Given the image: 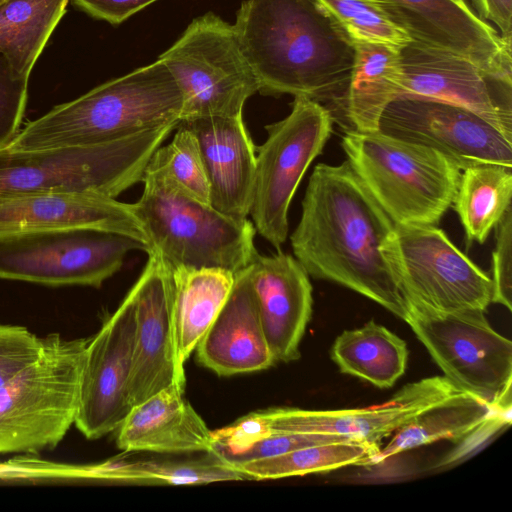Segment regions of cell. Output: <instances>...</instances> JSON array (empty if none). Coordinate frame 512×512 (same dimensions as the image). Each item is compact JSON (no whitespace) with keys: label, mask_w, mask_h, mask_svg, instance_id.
Returning a JSON list of instances; mask_svg holds the SVG:
<instances>
[{"label":"cell","mask_w":512,"mask_h":512,"mask_svg":"<svg viewBox=\"0 0 512 512\" xmlns=\"http://www.w3.org/2000/svg\"><path fill=\"white\" fill-rule=\"evenodd\" d=\"M393 228L348 160L320 163L290 241L309 276L347 287L405 320V299L381 250Z\"/></svg>","instance_id":"6da1fadb"},{"label":"cell","mask_w":512,"mask_h":512,"mask_svg":"<svg viewBox=\"0 0 512 512\" xmlns=\"http://www.w3.org/2000/svg\"><path fill=\"white\" fill-rule=\"evenodd\" d=\"M233 26L258 92L345 102L354 46L316 0H245Z\"/></svg>","instance_id":"7a4b0ae2"},{"label":"cell","mask_w":512,"mask_h":512,"mask_svg":"<svg viewBox=\"0 0 512 512\" xmlns=\"http://www.w3.org/2000/svg\"><path fill=\"white\" fill-rule=\"evenodd\" d=\"M183 94L157 59L55 106L29 122L3 149L32 151L115 141L180 121Z\"/></svg>","instance_id":"3957f363"},{"label":"cell","mask_w":512,"mask_h":512,"mask_svg":"<svg viewBox=\"0 0 512 512\" xmlns=\"http://www.w3.org/2000/svg\"><path fill=\"white\" fill-rule=\"evenodd\" d=\"M144 189L132 204L156 250L171 268H221L233 273L250 265L258 252L251 221L233 219L191 195L153 154L142 178Z\"/></svg>","instance_id":"277c9868"},{"label":"cell","mask_w":512,"mask_h":512,"mask_svg":"<svg viewBox=\"0 0 512 512\" xmlns=\"http://www.w3.org/2000/svg\"><path fill=\"white\" fill-rule=\"evenodd\" d=\"M177 125L94 145L0 149V196L78 193L116 198L142 181L151 157Z\"/></svg>","instance_id":"5b68a950"},{"label":"cell","mask_w":512,"mask_h":512,"mask_svg":"<svg viewBox=\"0 0 512 512\" xmlns=\"http://www.w3.org/2000/svg\"><path fill=\"white\" fill-rule=\"evenodd\" d=\"M351 167L394 225H437L452 206L461 170L428 146L381 131H347Z\"/></svg>","instance_id":"8992f818"},{"label":"cell","mask_w":512,"mask_h":512,"mask_svg":"<svg viewBox=\"0 0 512 512\" xmlns=\"http://www.w3.org/2000/svg\"><path fill=\"white\" fill-rule=\"evenodd\" d=\"M89 338L43 337L38 357L0 387V454L55 448L75 424Z\"/></svg>","instance_id":"52a82bcc"},{"label":"cell","mask_w":512,"mask_h":512,"mask_svg":"<svg viewBox=\"0 0 512 512\" xmlns=\"http://www.w3.org/2000/svg\"><path fill=\"white\" fill-rule=\"evenodd\" d=\"M183 94L181 120L243 115L259 90L233 24L212 12L195 18L159 55Z\"/></svg>","instance_id":"ba28073f"},{"label":"cell","mask_w":512,"mask_h":512,"mask_svg":"<svg viewBox=\"0 0 512 512\" xmlns=\"http://www.w3.org/2000/svg\"><path fill=\"white\" fill-rule=\"evenodd\" d=\"M484 312L446 313L407 304L404 321L455 388L511 414L512 343Z\"/></svg>","instance_id":"9c48e42d"},{"label":"cell","mask_w":512,"mask_h":512,"mask_svg":"<svg viewBox=\"0 0 512 512\" xmlns=\"http://www.w3.org/2000/svg\"><path fill=\"white\" fill-rule=\"evenodd\" d=\"M381 250L406 306L454 313L491 303V277L435 225H394Z\"/></svg>","instance_id":"30bf717a"},{"label":"cell","mask_w":512,"mask_h":512,"mask_svg":"<svg viewBox=\"0 0 512 512\" xmlns=\"http://www.w3.org/2000/svg\"><path fill=\"white\" fill-rule=\"evenodd\" d=\"M331 111L307 97H294L291 112L267 125L256 147L250 215L258 233L277 250L288 236V210L302 177L332 133Z\"/></svg>","instance_id":"8fae6325"},{"label":"cell","mask_w":512,"mask_h":512,"mask_svg":"<svg viewBox=\"0 0 512 512\" xmlns=\"http://www.w3.org/2000/svg\"><path fill=\"white\" fill-rule=\"evenodd\" d=\"M137 249L148 251L134 238L93 229L0 237V278L51 287H100Z\"/></svg>","instance_id":"7c38bea8"},{"label":"cell","mask_w":512,"mask_h":512,"mask_svg":"<svg viewBox=\"0 0 512 512\" xmlns=\"http://www.w3.org/2000/svg\"><path fill=\"white\" fill-rule=\"evenodd\" d=\"M379 131L435 149L460 170L512 168V141L476 113L447 102L398 97L384 110Z\"/></svg>","instance_id":"4fadbf2b"},{"label":"cell","mask_w":512,"mask_h":512,"mask_svg":"<svg viewBox=\"0 0 512 512\" xmlns=\"http://www.w3.org/2000/svg\"><path fill=\"white\" fill-rule=\"evenodd\" d=\"M135 288L95 335L89 337L82 369L76 428L95 440L118 429L132 408L129 383L133 365Z\"/></svg>","instance_id":"5bb4252c"},{"label":"cell","mask_w":512,"mask_h":512,"mask_svg":"<svg viewBox=\"0 0 512 512\" xmlns=\"http://www.w3.org/2000/svg\"><path fill=\"white\" fill-rule=\"evenodd\" d=\"M400 96L466 108L512 141V79L491 74L457 53L416 40L400 48Z\"/></svg>","instance_id":"9a60e30c"},{"label":"cell","mask_w":512,"mask_h":512,"mask_svg":"<svg viewBox=\"0 0 512 512\" xmlns=\"http://www.w3.org/2000/svg\"><path fill=\"white\" fill-rule=\"evenodd\" d=\"M458 391L445 377L405 385L378 405L342 410L268 408L246 414L264 427L302 433L338 435L380 444L418 414Z\"/></svg>","instance_id":"2e32d148"},{"label":"cell","mask_w":512,"mask_h":512,"mask_svg":"<svg viewBox=\"0 0 512 512\" xmlns=\"http://www.w3.org/2000/svg\"><path fill=\"white\" fill-rule=\"evenodd\" d=\"M382 8L416 40L466 57L483 70L512 79V44L458 0H381Z\"/></svg>","instance_id":"e0dca14e"},{"label":"cell","mask_w":512,"mask_h":512,"mask_svg":"<svg viewBox=\"0 0 512 512\" xmlns=\"http://www.w3.org/2000/svg\"><path fill=\"white\" fill-rule=\"evenodd\" d=\"M135 288L133 365L129 383L132 406L174 382L177 375L172 322V284L168 265L150 249Z\"/></svg>","instance_id":"ac0fdd59"},{"label":"cell","mask_w":512,"mask_h":512,"mask_svg":"<svg viewBox=\"0 0 512 512\" xmlns=\"http://www.w3.org/2000/svg\"><path fill=\"white\" fill-rule=\"evenodd\" d=\"M70 229L119 233L151 249L132 204L115 198L78 193L0 196V237Z\"/></svg>","instance_id":"d6986e66"},{"label":"cell","mask_w":512,"mask_h":512,"mask_svg":"<svg viewBox=\"0 0 512 512\" xmlns=\"http://www.w3.org/2000/svg\"><path fill=\"white\" fill-rule=\"evenodd\" d=\"M249 269L264 333L275 362L297 360L312 314L309 275L296 258L280 250L271 256L258 253Z\"/></svg>","instance_id":"ffe728a7"},{"label":"cell","mask_w":512,"mask_h":512,"mask_svg":"<svg viewBox=\"0 0 512 512\" xmlns=\"http://www.w3.org/2000/svg\"><path fill=\"white\" fill-rule=\"evenodd\" d=\"M195 136L209 183V204L239 221L250 213L255 164L254 145L243 121L202 117L179 121Z\"/></svg>","instance_id":"44dd1931"},{"label":"cell","mask_w":512,"mask_h":512,"mask_svg":"<svg viewBox=\"0 0 512 512\" xmlns=\"http://www.w3.org/2000/svg\"><path fill=\"white\" fill-rule=\"evenodd\" d=\"M195 351L199 364L219 376L261 371L275 363L261 322L249 265L235 273L226 301Z\"/></svg>","instance_id":"7402d4cb"},{"label":"cell","mask_w":512,"mask_h":512,"mask_svg":"<svg viewBox=\"0 0 512 512\" xmlns=\"http://www.w3.org/2000/svg\"><path fill=\"white\" fill-rule=\"evenodd\" d=\"M184 388L174 382L132 406L116 430L117 446L171 456L210 452L212 430L185 399Z\"/></svg>","instance_id":"603a6c76"},{"label":"cell","mask_w":512,"mask_h":512,"mask_svg":"<svg viewBox=\"0 0 512 512\" xmlns=\"http://www.w3.org/2000/svg\"><path fill=\"white\" fill-rule=\"evenodd\" d=\"M511 423L503 413L476 396L458 390L399 428L380 449L376 465L405 451L439 440L482 442Z\"/></svg>","instance_id":"cb8c5ba5"},{"label":"cell","mask_w":512,"mask_h":512,"mask_svg":"<svg viewBox=\"0 0 512 512\" xmlns=\"http://www.w3.org/2000/svg\"><path fill=\"white\" fill-rule=\"evenodd\" d=\"M169 268L175 366L185 382L184 365L226 301L235 273L221 268Z\"/></svg>","instance_id":"d4e9b609"},{"label":"cell","mask_w":512,"mask_h":512,"mask_svg":"<svg viewBox=\"0 0 512 512\" xmlns=\"http://www.w3.org/2000/svg\"><path fill=\"white\" fill-rule=\"evenodd\" d=\"M354 59L345 96L353 129L378 131L386 107L400 96L403 68L400 47L352 42Z\"/></svg>","instance_id":"484cf974"},{"label":"cell","mask_w":512,"mask_h":512,"mask_svg":"<svg viewBox=\"0 0 512 512\" xmlns=\"http://www.w3.org/2000/svg\"><path fill=\"white\" fill-rule=\"evenodd\" d=\"M331 358L342 373L390 388L406 370L408 349L403 339L371 320L343 331L332 345Z\"/></svg>","instance_id":"4316f807"},{"label":"cell","mask_w":512,"mask_h":512,"mask_svg":"<svg viewBox=\"0 0 512 512\" xmlns=\"http://www.w3.org/2000/svg\"><path fill=\"white\" fill-rule=\"evenodd\" d=\"M68 0L0 2V54L14 72L29 79L48 38L65 13Z\"/></svg>","instance_id":"83f0119b"},{"label":"cell","mask_w":512,"mask_h":512,"mask_svg":"<svg viewBox=\"0 0 512 512\" xmlns=\"http://www.w3.org/2000/svg\"><path fill=\"white\" fill-rule=\"evenodd\" d=\"M381 446L363 440L320 443L233 466L248 480H271L330 472L347 466L376 465Z\"/></svg>","instance_id":"f1b7e54d"},{"label":"cell","mask_w":512,"mask_h":512,"mask_svg":"<svg viewBox=\"0 0 512 512\" xmlns=\"http://www.w3.org/2000/svg\"><path fill=\"white\" fill-rule=\"evenodd\" d=\"M463 171L452 205L467 242L483 244L511 206L512 168L485 165Z\"/></svg>","instance_id":"f546056e"},{"label":"cell","mask_w":512,"mask_h":512,"mask_svg":"<svg viewBox=\"0 0 512 512\" xmlns=\"http://www.w3.org/2000/svg\"><path fill=\"white\" fill-rule=\"evenodd\" d=\"M343 28L352 42L403 47L412 39L376 0H316Z\"/></svg>","instance_id":"4dcf8cb0"},{"label":"cell","mask_w":512,"mask_h":512,"mask_svg":"<svg viewBox=\"0 0 512 512\" xmlns=\"http://www.w3.org/2000/svg\"><path fill=\"white\" fill-rule=\"evenodd\" d=\"M172 141L155 153L169 175L183 189L199 200L209 203V183L194 134L181 122Z\"/></svg>","instance_id":"1f68e13d"},{"label":"cell","mask_w":512,"mask_h":512,"mask_svg":"<svg viewBox=\"0 0 512 512\" xmlns=\"http://www.w3.org/2000/svg\"><path fill=\"white\" fill-rule=\"evenodd\" d=\"M28 79L18 76L0 54V149L17 135L25 112Z\"/></svg>","instance_id":"d6a6232c"},{"label":"cell","mask_w":512,"mask_h":512,"mask_svg":"<svg viewBox=\"0 0 512 512\" xmlns=\"http://www.w3.org/2000/svg\"><path fill=\"white\" fill-rule=\"evenodd\" d=\"M42 345L43 337L26 327L0 323V387L33 362Z\"/></svg>","instance_id":"836d02e7"},{"label":"cell","mask_w":512,"mask_h":512,"mask_svg":"<svg viewBox=\"0 0 512 512\" xmlns=\"http://www.w3.org/2000/svg\"><path fill=\"white\" fill-rule=\"evenodd\" d=\"M495 228L492 253V299L511 310L512 288V208L506 210Z\"/></svg>","instance_id":"e575fe53"},{"label":"cell","mask_w":512,"mask_h":512,"mask_svg":"<svg viewBox=\"0 0 512 512\" xmlns=\"http://www.w3.org/2000/svg\"><path fill=\"white\" fill-rule=\"evenodd\" d=\"M91 16L111 24H120L158 0H73Z\"/></svg>","instance_id":"d590c367"},{"label":"cell","mask_w":512,"mask_h":512,"mask_svg":"<svg viewBox=\"0 0 512 512\" xmlns=\"http://www.w3.org/2000/svg\"><path fill=\"white\" fill-rule=\"evenodd\" d=\"M476 14L497 26L504 41L512 44V0H472Z\"/></svg>","instance_id":"8d00e7d4"},{"label":"cell","mask_w":512,"mask_h":512,"mask_svg":"<svg viewBox=\"0 0 512 512\" xmlns=\"http://www.w3.org/2000/svg\"><path fill=\"white\" fill-rule=\"evenodd\" d=\"M458 1H465V0H458Z\"/></svg>","instance_id":"74e56055"},{"label":"cell","mask_w":512,"mask_h":512,"mask_svg":"<svg viewBox=\"0 0 512 512\" xmlns=\"http://www.w3.org/2000/svg\"><path fill=\"white\" fill-rule=\"evenodd\" d=\"M376 1H379V2H381V0H376Z\"/></svg>","instance_id":"f35d334b"},{"label":"cell","mask_w":512,"mask_h":512,"mask_svg":"<svg viewBox=\"0 0 512 512\" xmlns=\"http://www.w3.org/2000/svg\"><path fill=\"white\" fill-rule=\"evenodd\" d=\"M3 0H0V2H2Z\"/></svg>","instance_id":"ab89813d"}]
</instances>
